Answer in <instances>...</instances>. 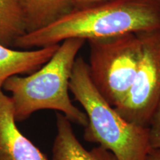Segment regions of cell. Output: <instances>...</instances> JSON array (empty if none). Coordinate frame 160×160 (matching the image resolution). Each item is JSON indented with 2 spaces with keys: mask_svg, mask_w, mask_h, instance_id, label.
<instances>
[{
  "mask_svg": "<svg viewBox=\"0 0 160 160\" xmlns=\"http://www.w3.org/2000/svg\"><path fill=\"white\" fill-rule=\"evenodd\" d=\"M49 160H118L102 146L87 150L78 140L71 122L62 113H57V135Z\"/></svg>",
  "mask_w": 160,
  "mask_h": 160,
  "instance_id": "cell-7",
  "label": "cell"
},
{
  "mask_svg": "<svg viewBox=\"0 0 160 160\" xmlns=\"http://www.w3.org/2000/svg\"><path fill=\"white\" fill-rule=\"evenodd\" d=\"M89 73L98 91L109 105H119L127 95L142 56L138 33H128L88 40Z\"/></svg>",
  "mask_w": 160,
  "mask_h": 160,
  "instance_id": "cell-4",
  "label": "cell"
},
{
  "mask_svg": "<svg viewBox=\"0 0 160 160\" xmlns=\"http://www.w3.org/2000/svg\"><path fill=\"white\" fill-rule=\"evenodd\" d=\"M59 46V44L19 51L0 43V89L12 76L31 74L39 69L53 57Z\"/></svg>",
  "mask_w": 160,
  "mask_h": 160,
  "instance_id": "cell-8",
  "label": "cell"
},
{
  "mask_svg": "<svg viewBox=\"0 0 160 160\" xmlns=\"http://www.w3.org/2000/svg\"><path fill=\"white\" fill-rule=\"evenodd\" d=\"M159 2H160V0H159Z\"/></svg>",
  "mask_w": 160,
  "mask_h": 160,
  "instance_id": "cell-14",
  "label": "cell"
},
{
  "mask_svg": "<svg viewBox=\"0 0 160 160\" xmlns=\"http://www.w3.org/2000/svg\"><path fill=\"white\" fill-rule=\"evenodd\" d=\"M158 29L159 0H107L75 8L48 27L19 37L13 47L40 48L59 45L69 39L88 41Z\"/></svg>",
  "mask_w": 160,
  "mask_h": 160,
  "instance_id": "cell-1",
  "label": "cell"
},
{
  "mask_svg": "<svg viewBox=\"0 0 160 160\" xmlns=\"http://www.w3.org/2000/svg\"><path fill=\"white\" fill-rule=\"evenodd\" d=\"M137 33L141 59L127 95L114 108L128 122L148 127L160 100V29Z\"/></svg>",
  "mask_w": 160,
  "mask_h": 160,
  "instance_id": "cell-5",
  "label": "cell"
},
{
  "mask_svg": "<svg viewBox=\"0 0 160 160\" xmlns=\"http://www.w3.org/2000/svg\"><path fill=\"white\" fill-rule=\"evenodd\" d=\"M107 1V0H74L75 8H82L93 4L99 3L101 2Z\"/></svg>",
  "mask_w": 160,
  "mask_h": 160,
  "instance_id": "cell-12",
  "label": "cell"
},
{
  "mask_svg": "<svg viewBox=\"0 0 160 160\" xmlns=\"http://www.w3.org/2000/svg\"><path fill=\"white\" fill-rule=\"evenodd\" d=\"M25 33L48 27L75 8L74 0H18Z\"/></svg>",
  "mask_w": 160,
  "mask_h": 160,
  "instance_id": "cell-9",
  "label": "cell"
},
{
  "mask_svg": "<svg viewBox=\"0 0 160 160\" xmlns=\"http://www.w3.org/2000/svg\"><path fill=\"white\" fill-rule=\"evenodd\" d=\"M145 160H160V149L151 148Z\"/></svg>",
  "mask_w": 160,
  "mask_h": 160,
  "instance_id": "cell-13",
  "label": "cell"
},
{
  "mask_svg": "<svg viewBox=\"0 0 160 160\" xmlns=\"http://www.w3.org/2000/svg\"><path fill=\"white\" fill-rule=\"evenodd\" d=\"M69 91L85 111L84 139L111 151L118 160H145L151 150L148 127L128 122L109 105L92 81L88 63L76 59Z\"/></svg>",
  "mask_w": 160,
  "mask_h": 160,
  "instance_id": "cell-3",
  "label": "cell"
},
{
  "mask_svg": "<svg viewBox=\"0 0 160 160\" xmlns=\"http://www.w3.org/2000/svg\"><path fill=\"white\" fill-rule=\"evenodd\" d=\"M11 97L0 89V160H49L17 125Z\"/></svg>",
  "mask_w": 160,
  "mask_h": 160,
  "instance_id": "cell-6",
  "label": "cell"
},
{
  "mask_svg": "<svg viewBox=\"0 0 160 160\" xmlns=\"http://www.w3.org/2000/svg\"><path fill=\"white\" fill-rule=\"evenodd\" d=\"M82 39H66L39 69L27 77L12 76L2 89L11 93L17 122L28 119L40 110H55L71 122L85 127L88 118L72 103L69 82L78 52L85 44Z\"/></svg>",
  "mask_w": 160,
  "mask_h": 160,
  "instance_id": "cell-2",
  "label": "cell"
},
{
  "mask_svg": "<svg viewBox=\"0 0 160 160\" xmlns=\"http://www.w3.org/2000/svg\"><path fill=\"white\" fill-rule=\"evenodd\" d=\"M151 148L160 149V100L148 125Z\"/></svg>",
  "mask_w": 160,
  "mask_h": 160,
  "instance_id": "cell-11",
  "label": "cell"
},
{
  "mask_svg": "<svg viewBox=\"0 0 160 160\" xmlns=\"http://www.w3.org/2000/svg\"><path fill=\"white\" fill-rule=\"evenodd\" d=\"M25 33L18 0H0V43L12 47Z\"/></svg>",
  "mask_w": 160,
  "mask_h": 160,
  "instance_id": "cell-10",
  "label": "cell"
}]
</instances>
